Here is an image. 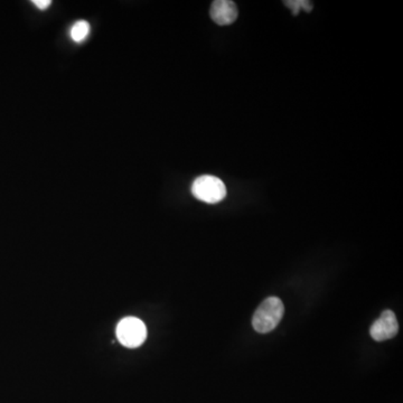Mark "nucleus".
<instances>
[{"label":"nucleus","instance_id":"f257e3e1","mask_svg":"<svg viewBox=\"0 0 403 403\" xmlns=\"http://www.w3.org/2000/svg\"><path fill=\"white\" fill-rule=\"evenodd\" d=\"M285 307L283 302L277 297H269L262 302L252 318L254 330L261 334L271 332L278 326L283 319Z\"/></svg>","mask_w":403,"mask_h":403},{"label":"nucleus","instance_id":"f03ea898","mask_svg":"<svg viewBox=\"0 0 403 403\" xmlns=\"http://www.w3.org/2000/svg\"><path fill=\"white\" fill-rule=\"evenodd\" d=\"M192 194L207 204H216L226 197V187L220 178L212 175H203L194 180Z\"/></svg>","mask_w":403,"mask_h":403},{"label":"nucleus","instance_id":"7ed1b4c3","mask_svg":"<svg viewBox=\"0 0 403 403\" xmlns=\"http://www.w3.org/2000/svg\"><path fill=\"white\" fill-rule=\"evenodd\" d=\"M118 341L125 347H140L147 338V328L142 321L136 317H125L117 326Z\"/></svg>","mask_w":403,"mask_h":403},{"label":"nucleus","instance_id":"20e7f679","mask_svg":"<svg viewBox=\"0 0 403 403\" xmlns=\"http://www.w3.org/2000/svg\"><path fill=\"white\" fill-rule=\"evenodd\" d=\"M399 332V324L392 311H384L379 319L371 326L370 334L376 342L387 341Z\"/></svg>","mask_w":403,"mask_h":403},{"label":"nucleus","instance_id":"39448f33","mask_svg":"<svg viewBox=\"0 0 403 403\" xmlns=\"http://www.w3.org/2000/svg\"><path fill=\"white\" fill-rule=\"evenodd\" d=\"M210 15L214 23L220 26H226L237 20L239 13L237 5L231 0H216L211 6Z\"/></svg>","mask_w":403,"mask_h":403},{"label":"nucleus","instance_id":"423d86ee","mask_svg":"<svg viewBox=\"0 0 403 403\" xmlns=\"http://www.w3.org/2000/svg\"><path fill=\"white\" fill-rule=\"evenodd\" d=\"M89 34H90V25L85 20H79V22L74 23L71 30H70V36H71V39L75 43L85 42Z\"/></svg>","mask_w":403,"mask_h":403},{"label":"nucleus","instance_id":"0eeeda50","mask_svg":"<svg viewBox=\"0 0 403 403\" xmlns=\"http://www.w3.org/2000/svg\"><path fill=\"white\" fill-rule=\"evenodd\" d=\"M283 4L292 11L294 16H297L300 11H305L307 13L313 11V3L308 0H288V1H283Z\"/></svg>","mask_w":403,"mask_h":403},{"label":"nucleus","instance_id":"6e6552de","mask_svg":"<svg viewBox=\"0 0 403 403\" xmlns=\"http://www.w3.org/2000/svg\"><path fill=\"white\" fill-rule=\"evenodd\" d=\"M32 3L41 11H45V9L49 8V6L52 5L51 0H33Z\"/></svg>","mask_w":403,"mask_h":403}]
</instances>
